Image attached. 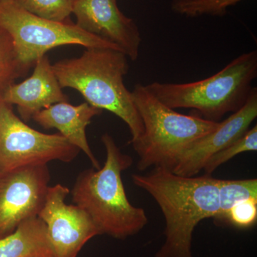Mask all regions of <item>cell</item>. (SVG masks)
Returning a JSON list of instances; mask_svg holds the SVG:
<instances>
[{"label":"cell","mask_w":257,"mask_h":257,"mask_svg":"<svg viewBox=\"0 0 257 257\" xmlns=\"http://www.w3.org/2000/svg\"><path fill=\"white\" fill-rule=\"evenodd\" d=\"M257 77V52H246L214 75L184 84L152 82L147 89L172 109H191L203 119L219 122L247 100Z\"/></svg>","instance_id":"5b68a950"},{"label":"cell","mask_w":257,"mask_h":257,"mask_svg":"<svg viewBox=\"0 0 257 257\" xmlns=\"http://www.w3.org/2000/svg\"><path fill=\"white\" fill-rule=\"evenodd\" d=\"M257 150V126L248 128L242 136L209 159L203 170L207 175H212L220 166L240 154Z\"/></svg>","instance_id":"d6986e66"},{"label":"cell","mask_w":257,"mask_h":257,"mask_svg":"<svg viewBox=\"0 0 257 257\" xmlns=\"http://www.w3.org/2000/svg\"><path fill=\"white\" fill-rule=\"evenodd\" d=\"M0 28L12 37L19 59L28 69L55 47L79 45L121 51L76 24L52 21L32 15L14 0L0 2Z\"/></svg>","instance_id":"8992f818"},{"label":"cell","mask_w":257,"mask_h":257,"mask_svg":"<svg viewBox=\"0 0 257 257\" xmlns=\"http://www.w3.org/2000/svg\"><path fill=\"white\" fill-rule=\"evenodd\" d=\"M257 221V199L241 201L235 204L228 214L227 225L236 229L252 228Z\"/></svg>","instance_id":"ffe728a7"},{"label":"cell","mask_w":257,"mask_h":257,"mask_svg":"<svg viewBox=\"0 0 257 257\" xmlns=\"http://www.w3.org/2000/svg\"><path fill=\"white\" fill-rule=\"evenodd\" d=\"M24 10L52 21L65 23L73 13L74 0H14Z\"/></svg>","instance_id":"ac0fdd59"},{"label":"cell","mask_w":257,"mask_h":257,"mask_svg":"<svg viewBox=\"0 0 257 257\" xmlns=\"http://www.w3.org/2000/svg\"><path fill=\"white\" fill-rule=\"evenodd\" d=\"M102 111L87 102L74 106L68 101H62L37 113L32 119L46 130L57 128L69 143L85 154L92 168L99 170L100 164L88 143L86 128L93 118L100 115Z\"/></svg>","instance_id":"4fadbf2b"},{"label":"cell","mask_w":257,"mask_h":257,"mask_svg":"<svg viewBox=\"0 0 257 257\" xmlns=\"http://www.w3.org/2000/svg\"><path fill=\"white\" fill-rule=\"evenodd\" d=\"M0 257H54L45 222L37 216L20 223L0 239Z\"/></svg>","instance_id":"5bb4252c"},{"label":"cell","mask_w":257,"mask_h":257,"mask_svg":"<svg viewBox=\"0 0 257 257\" xmlns=\"http://www.w3.org/2000/svg\"><path fill=\"white\" fill-rule=\"evenodd\" d=\"M50 181L47 165L0 172V239L25 219L38 216Z\"/></svg>","instance_id":"ba28073f"},{"label":"cell","mask_w":257,"mask_h":257,"mask_svg":"<svg viewBox=\"0 0 257 257\" xmlns=\"http://www.w3.org/2000/svg\"><path fill=\"white\" fill-rule=\"evenodd\" d=\"M31 77L18 84H10L2 93V99L10 105L17 106L23 121L32 119L34 115L52 104L68 101L62 92L48 56L37 60Z\"/></svg>","instance_id":"7c38bea8"},{"label":"cell","mask_w":257,"mask_h":257,"mask_svg":"<svg viewBox=\"0 0 257 257\" xmlns=\"http://www.w3.org/2000/svg\"><path fill=\"white\" fill-rule=\"evenodd\" d=\"M242 0H172L171 8L174 13L187 18L203 15L223 17L229 7Z\"/></svg>","instance_id":"e0dca14e"},{"label":"cell","mask_w":257,"mask_h":257,"mask_svg":"<svg viewBox=\"0 0 257 257\" xmlns=\"http://www.w3.org/2000/svg\"><path fill=\"white\" fill-rule=\"evenodd\" d=\"M74 1H76V0H74Z\"/></svg>","instance_id":"7402d4cb"},{"label":"cell","mask_w":257,"mask_h":257,"mask_svg":"<svg viewBox=\"0 0 257 257\" xmlns=\"http://www.w3.org/2000/svg\"><path fill=\"white\" fill-rule=\"evenodd\" d=\"M219 208L213 219L218 226L227 225L228 214L235 204L249 199H257V179H219Z\"/></svg>","instance_id":"9a60e30c"},{"label":"cell","mask_w":257,"mask_h":257,"mask_svg":"<svg viewBox=\"0 0 257 257\" xmlns=\"http://www.w3.org/2000/svg\"><path fill=\"white\" fill-rule=\"evenodd\" d=\"M256 116L257 89L253 87L242 107L189 147L171 171L184 177L197 176L211 157L242 136Z\"/></svg>","instance_id":"8fae6325"},{"label":"cell","mask_w":257,"mask_h":257,"mask_svg":"<svg viewBox=\"0 0 257 257\" xmlns=\"http://www.w3.org/2000/svg\"><path fill=\"white\" fill-rule=\"evenodd\" d=\"M79 150L60 133L34 130L19 118L0 96V172L52 161H73Z\"/></svg>","instance_id":"52a82bcc"},{"label":"cell","mask_w":257,"mask_h":257,"mask_svg":"<svg viewBox=\"0 0 257 257\" xmlns=\"http://www.w3.org/2000/svg\"><path fill=\"white\" fill-rule=\"evenodd\" d=\"M3 1V0H0V2Z\"/></svg>","instance_id":"44dd1931"},{"label":"cell","mask_w":257,"mask_h":257,"mask_svg":"<svg viewBox=\"0 0 257 257\" xmlns=\"http://www.w3.org/2000/svg\"><path fill=\"white\" fill-rule=\"evenodd\" d=\"M69 189L49 187L38 217L45 222L54 257H77L91 239L101 235L91 218L78 206L66 204Z\"/></svg>","instance_id":"9c48e42d"},{"label":"cell","mask_w":257,"mask_h":257,"mask_svg":"<svg viewBox=\"0 0 257 257\" xmlns=\"http://www.w3.org/2000/svg\"><path fill=\"white\" fill-rule=\"evenodd\" d=\"M133 183L148 193L165 216V241L155 257H194V229L219 211L218 179L211 175L184 177L165 167L135 174Z\"/></svg>","instance_id":"6da1fadb"},{"label":"cell","mask_w":257,"mask_h":257,"mask_svg":"<svg viewBox=\"0 0 257 257\" xmlns=\"http://www.w3.org/2000/svg\"><path fill=\"white\" fill-rule=\"evenodd\" d=\"M72 14L83 30L116 45L130 60H138L141 34L134 20L121 13L117 0H76Z\"/></svg>","instance_id":"30bf717a"},{"label":"cell","mask_w":257,"mask_h":257,"mask_svg":"<svg viewBox=\"0 0 257 257\" xmlns=\"http://www.w3.org/2000/svg\"><path fill=\"white\" fill-rule=\"evenodd\" d=\"M106 160L99 170L79 174L72 189V201L91 218L100 234L124 239L138 234L148 223L146 211L130 203L122 175L133 163L109 134L101 136Z\"/></svg>","instance_id":"7a4b0ae2"},{"label":"cell","mask_w":257,"mask_h":257,"mask_svg":"<svg viewBox=\"0 0 257 257\" xmlns=\"http://www.w3.org/2000/svg\"><path fill=\"white\" fill-rule=\"evenodd\" d=\"M19 59L13 39L0 28V95L7 87L28 72Z\"/></svg>","instance_id":"2e32d148"},{"label":"cell","mask_w":257,"mask_h":257,"mask_svg":"<svg viewBox=\"0 0 257 257\" xmlns=\"http://www.w3.org/2000/svg\"><path fill=\"white\" fill-rule=\"evenodd\" d=\"M121 51L109 48H87L80 57L52 64L61 87L80 93L86 102L112 113L127 125L130 143L143 133L144 126L132 92L124 83L130 65Z\"/></svg>","instance_id":"3957f363"},{"label":"cell","mask_w":257,"mask_h":257,"mask_svg":"<svg viewBox=\"0 0 257 257\" xmlns=\"http://www.w3.org/2000/svg\"><path fill=\"white\" fill-rule=\"evenodd\" d=\"M132 94L144 126L141 136L130 143L138 154L141 172L152 167L172 170L189 147L219 124L197 114L177 112L162 104L143 84H136Z\"/></svg>","instance_id":"277c9868"}]
</instances>
